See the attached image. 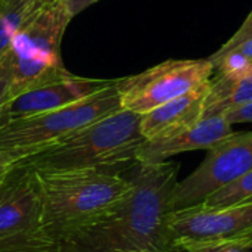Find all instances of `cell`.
<instances>
[{
  "instance_id": "12",
  "label": "cell",
  "mask_w": 252,
  "mask_h": 252,
  "mask_svg": "<svg viewBox=\"0 0 252 252\" xmlns=\"http://www.w3.org/2000/svg\"><path fill=\"white\" fill-rule=\"evenodd\" d=\"M210 80L190 92L146 112L140 120V130L146 140L162 139L185 131L204 118Z\"/></svg>"
},
{
  "instance_id": "22",
  "label": "cell",
  "mask_w": 252,
  "mask_h": 252,
  "mask_svg": "<svg viewBox=\"0 0 252 252\" xmlns=\"http://www.w3.org/2000/svg\"><path fill=\"white\" fill-rule=\"evenodd\" d=\"M233 50L239 52L241 55H244L245 58H248L250 61H252V38L244 41L242 44H239V46H238L236 49H233Z\"/></svg>"
},
{
  "instance_id": "9",
  "label": "cell",
  "mask_w": 252,
  "mask_h": 252,
  "mask_svg": "<svg viewBox=\"0 0 252 252\" xmlns=\"http://www.w3.org/2000/svg\"><path fill=\"white\" fill-rule=\"evenodd\" d=\"M252 170V131L232 133L208 151L201 165L183 182H177L171 195V211L202 204L217 189Z\"/></svg>"
},
{
  "instance_id": "10",
  "label": "cell",
  "mask_w": 252,
  "mask_h": 252,
  "mask_svg": "<svg viewBox=\"0 0 252 252\" xmlns=\"http://www.w3.org/2000/svg\"><path fill=\"white\" fill-rule=\"evenodd\" d=\"M114 81L115 80L81 78L71 75L65 80L35 87L3 105L0 111V126L13 120L55 111L77 103L111 86Z\"/></svg>"
},
{
  "instance_id": "24",
  "label": "cell",
  "mask_w": 252,
  "mask_h": 252,
  "mask_svg": "<svg viewBox=\"0 0 252 252\" xmlns=\"http://www.w3.org/2000/svg\"><path fill=\"white\" fill-rule=\"evenodd\" d=\"M143 252H167V251H143Z\"/></svg>"
},
{
  "instance_id": "6",
  "label": "cell",
  "mask_w": 252,
  "mask_h": 252,
  "mask_svg": "<svg viewBox=\"0 0 252 252\" xmlns=\"http://www.w3.org/2000/svg\"><path fill=\"white\" fill-rule=\"evenodd\" d=\"M0 252H58L43 230L37 185L25 168L13 167L0 186Z\"/></svg>"
},
{
  "instance_id": "23",
  "label": "cell",
  "mask_w": 252,
  "mask_h": 252,
  "mask_svg": "<svg viewBox=\"0 0 252 252\" xmlns=\"http://www.w3.org/2000/svg\"><path fill=\"white\" fill-rule=\"evenodd\" d=\"M22 0H0V4H9V3H18Z\"/></svg>"
},
{
  "instance_id": "5",
  "label": "cell",
  "mask_w": 252,
  "mask_h": 252,
  "mask_svg": "<svg viewBox=\"0 0 252 252\" xmlns=\"http://www.w3.org/2000/svg\"><path fill=\"white\" fill-rule=\"evenodd\" d=\"M115 83L117 80L77 103L0 126V152L18 162L74 131L123 109Z\"/></svg>"
},
{
  "instance_id": "11",
  "label": "cell",
  "mask_w": 252,
  "mask_h": 252,
  "mask_svg": "<svg viewBox=\"0 0 252 252\" xmlns=\"http://www.w3.org/2000/svg\"><path fill=\"white\" fill-rule=\"evenodd\" d=\"M233 133L232 124L226 115H214L202 118L193 127L180 131L174 136L145 140L139 148L136 161L140 162H162L177 154L213 149L217 143Z\"/></svg>"
},
{
  "instance_id": "21",
  "label": "cell",
  "mask_w": 252,
  "mask_h": 252,
  "mask_svg": "<svg viewBox=\"0 0 252 252\" xmlns=\"http://www.w3.org/2000/svg\"><path fill=\"white\" fill-rule=\"evenodd\" d=\"M13 159L9 157V155H6V154H3V152H0V186L4 183V180L9 177V174L12 173V170H13Z\"/></svg>"
},
{
  "instance_id": "3",
  "label": "cell",
  "mask_w": 252,
  "mask_h": 252,
  "mask_svg": "<svg viewBox=\"0 0 252 252\" xmlns=\"http://www.w3.org/2000/svg\"><path fill=\"white\" fill-rule=\"evenodd\" d=\"M31 173L38 190L43 230L56 244L100 217L131 189L127 177L103 170Z\"/></svg>"
},
{
  "instance_id": "4",
  "label": "cell",
  "mask_w": 252,
  "mask_h": 252,
  "mask_svg": "<svg viewBox=\"0 0 252 252\" xmlns=\"http://www.w3.org/2000/svg\"><path fill=\"white\" fill-rule=\"evenodd\" d=\"M71 15L63 0H47L15 34L10 47V83L6 102L69 74L61 59V41Z\"/></svg>"
},
{
  "instance_id": "17",
  "label": "cell",
  "mask_w": 252,
  "mask_h": 252,
  "mask_svg": "<svg viewBox=\"0 0 252 252\" xmlns=\"http://www.w3.org/2000/svg\"><path fill=\"white\" fill-rule=\"evenodd\" d=\"M9 83H10V59L9 55H6L0 62V111L6 103Z\"/></svg>"
},
{
  "instance_id": "15",
  "label": "cell",
  "mask_w": 252,
  "mask_h": 252,
  "mask_svg": "<svg viewBox=\"0 0 252 252\" xmlns=\"http://www.w3.org/2000/svg\"><path fill=\"white\" fill-rule=\"evenodd\" d=\"M250 202H252V170L213 192L199 207L205 210H224Z\"/></svg>"
},
{
  "instance_id": "1",
  "label": "cell",
  "mask_w": 252,
  "mask_h": 252,
  "mask_svg": "<svg viewBox=\"0 0 252 252\" xmlns=\"http://www.w3.org/2000/svg\"><path fill=\"white\" fill-rule=\"evenodd\" d=\"M177 162H140L126 168L130 192L96 220L58 241V252L171 251L168 216Z\"/></svg>"
},
{
  "instance_id": "19",
  "label": "cell",
  "mask_w": 252,
  "mask_h": 252,
  "mask_svg": "<svg viewBox=\"0 0 252 252\" xmlns=\"http://www.w3.org/2000/svg\"><path fill=\"white\" fill-rule=\"evenodd\" d=\"M226 118L229 120V123L233 126V124H241V123H252V102L242 106V108H238V109H233L230 112L226 114Z\"/></svg>"
},
{
  "instance_id": "2",
  "label": "cell",
  "mask_w": 252,
  "mask_h": 252,
  "mask_svg": "<svg viewBox=\"0 0 252 252\" xmlns=\"http://www.w3.org/2000/svg\"><path fill=\"white\" fill-rule=\"evenodd\" d=\"M140 120V114L120 109L19 159L13 167L31 171L126 168L136 162L137 151L146 140Z\"/></svg>"
},
{
  "instance_id": "14",
  "label": "cell",
  "mask_w": 252,
  "mask_h": 252,
  "mask_svg": "<svg viewBox=\"0 0 252 252\" xmlns=\"http://www.w3.org/2000/svg\"><path fill=\"white\" fill-rule=\"evenodd\" d=\"M47 0H22L0 4V62L7 55L10 43L18 30L34 16Z\"/></svg>"
},
{
  "instance_id": "8",
  "label": "cell",
  "mask_w": 252,
  "mask_h": 252,
  "mask_svg": "<svg viewBox=\"0 0 252 252\" xmlns=\"http://www.w3.org/2000/svg\"><path fill=\"white\" fill-rule=\"evenodd\" d=\"M168 241L173 252L221 244L252 248V202L224 210H205L196 205L171 211Z\"/></svg>"
},
{
  "instance_id": "13",
  "label": "cell",
  "mask_w": 252,
  "mask_h": 252,
  "mask_svg": "<svg viewBox=\"0 0 252 252\" xmlns=\"http://www.w3.org/2000/svg\"><path fill=\"white\" fill-rule=\"evenodd\" d=\"M251 102L252 68L245 74L239 75L217 74L214 80H210L204 118L226 115L227 112L242 108Z\"/></svg>"
},
{
  "instance_id": "16",
  "label": "cell",
  "mask_w": 252,
  "mask_h": 252,
  "mask_svg": "<svg viewBox=\"0 0 252 252\" xmlns=\"http://www.w3.org/2000/svg\"><path fill=\"white\" fill-rule=\"evenodd\" d=\"M252 38V10L251 13L247 16V19L242 22V25L239 27V30L216 52V53H213L208 59L211 61V62H214L216 59H219L220 56H223V55H226V53H229V52H232L233 49H236L239 44H242L244 41H247V40H250Z\"/></svg>"
},
{
  "instance_id": "7",
  "label": "cell",
  "mask_w": 252,
  "mask_h": 252,
  "mask_svg": "<svg viewBox=\"0 0 252 252\" xmlns=\"http://www.w3.org/2000/svg\"><path fill=\"white\" fill-rule=\"evenodd\" d=\"M214 72L210 59H168L137 75L117 80L121 108L146 114L207 83Z\"/></svg>"
},
{
  "instance_id": "20",
  "label": "cell",
  "mask_w": 252,
  "mask_h": 252,
  "mask_svg": "<svg viewBox=\"0 0 252 252\" xmlns=\"http://www.w3.org/2000/svg\"><path fill=\"white\" fill-rule=\"evenodd\" d=\"M99 0H63L71 18L77 16L78 13H81L83 10H86L87 7H90L92 4L97 3Z\"/></svg>"
},
{
  "instance_id": "18",
  "label": "cell",
  "mask_w": 252,
  "mask_h": 252,
  "mask_svg": "<svg viewBox=\"0 0 252 252\" xmlns=\"http://www.w3.org/2000/svg\"><path fill=\"white\" fill-rule=\"evenodd\" d=\"M185 252H251V247L241 244H221V245H205L190 248Z\"/></svg>"
}]
</instances>
